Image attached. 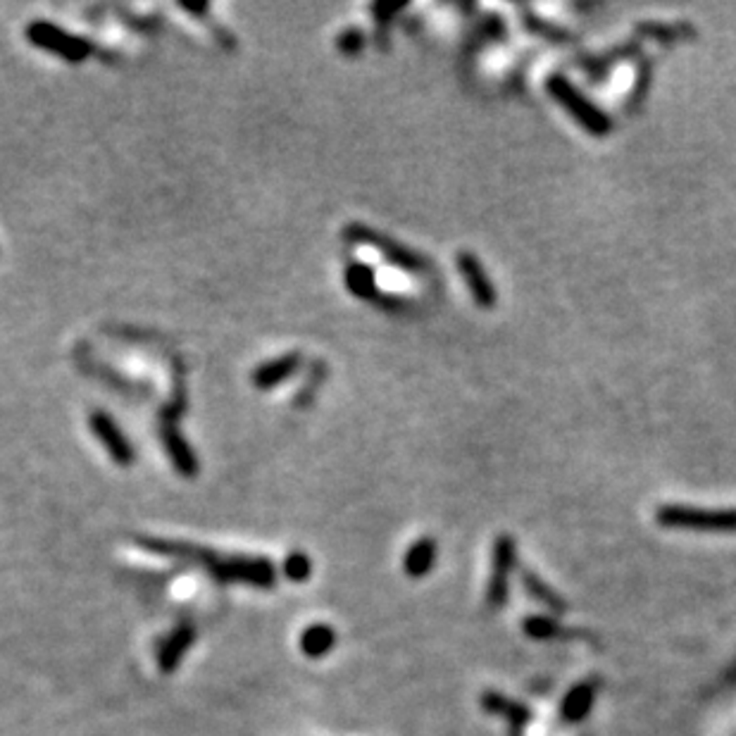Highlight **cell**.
<instances>
[{
    "mask_svg": "<svg viewBox=\"0 0 736 736\" xmlns=\"http://www.w3.org/2000/svg\"><path fill=\"white\" fill-rule=\"evenodd\" d=\"M546 89L562 108L568 110L570 117L592 136H608L613 132V120L598 105H593L589 98L581 96V91L562 74H550L549 81H546Z\"/></svg>",
    "mask_w": 736,
    "mask_h": 736,
    "instance_id": "cell-1",
    "label": "cell"
},
{
    "mask_svg": "<svg viewBox=\"0 0 736 736\" xmlns=\"http://www.w3.org/2000/svg\"><path fill=\"white\" fill-rule=\"evenodd\" d=\"M344 234L348 241L365 243V246H372L375 251H379V253L384 255L391 265L399 267V270L411 272V274H427V272L432 270V265H429V260L424 258V255L412 253L411 248L400 246L399 241H393L389 236L377 234L375 229H369L365 224H348Z\"/></svg>",
    "mask_w": 736,
    "mask_h": 736,
    "instance_id": "cell-2",
    "label": "cell"
},
{
    "mask_svg": "<svg viewBox=\"0 0 736 736\" xmlns=\"http://www.w3.org/2000/svg\"><path fill=\"white\" fill-rule=\"evenodd\" d=\"M27 38H29V43L38 46V48L48 50V53H58L67 62H84L93 53V46L86 38L74 37L69 31L50 25V22H41V19L31 22L27 27Z\"/></svg>",
    "mask_w": 736,
    "mask_h": 736,
    "instance_id": "cell-3",
    "label": "cell"
},
{
    "mask_svg": "<svg viewBox=\"0 0 736 736\" xmlns=\"http://www.w3.org/2000/svg\"><path fill=\"white\" fill-rule=\"evenodd\" d=\"M89 427L91 432L98 436V441L103 443L105 451L110 453V458L115 460L117 465H132L133 463V448L127 441L124 432L117 427V422L108 412L93 411L89 415Z\"/></svg>",
    "mask_w": 736,
    "mask_h": 736,
    "instance_id": "cell-4",
    "label": "cell"
},
{
    "mask_svg": "<svg viewBox=\"0 0 736 736\" xmlns=\"http://www.w3.org/2000/svg\"><path fill=\"white\" fill-rule=\"evenodd\" d=\"M458 270H460V274H463V279H465L467 289H470L472 298L477 301L479 308H484V310L494 308L496 301H498V296H496V289L491 286L489 277H486V272H484V267H482V262H479L477 255L470 253V251H460Z\"/></svg>",
    "mask_w": 736,
    "mask_h": 736,
    "instance_id": "cell-5",
    "label": "cell"
},
{
    "mask_svg": "<svg viewBox=\"0 0 736 736\" xmlns=\"http://www.w3.org/2000/svg\"><path fill=\"white\" fill-rule=\"evenodd\" d=\"M660 522L665 525H682V527H736V510L730 513H708V510H691V507H663L660 510Z\"/></svg>",
    "mask_w": 736,
    "mask_h": 736,
    "instance_id": "cell-6",
    "label": "cell"
},
{
    "mask_svg": "<svg viewBox=\"0 0 736 736\" xmlns=\"http://www.w3.org/2000/svg\"><path fill=\"white\" fill-rule=\"evenodd\" d=\"M298 365H301V356H298V353H289V356H282L277 357V360L265 362V365H260V368L253 372V384L258 389L277 387V384H282V381L289 379V377L296 372Z\"/></svg>",
    "mask_w": 736,
    "mask_h": 736,
    "instance_id": "cell-7",
    "label": "cell"
},
{
    "mask_svg": "<svg viewBox=\"0 0 736 736\" xmlns=\"http://www.w3.org/2000/svg\"><path fill=\"white\" fill-rule=\"evenodd\" d=\"M163 443L165 448H167L169 458H172L176 470H179L181 475H187V477H194L196 470H198V463H196V455L194 451H191V446L181 439L179 432H176V429H169L167 424H163Z\"/></svg>",
    "mask_w": 736,
    "mask_h": 736,
    "instance_id": "cell-8",
    "label": "cell"
},
{
    "mask_svg": "<svg viewBox=\"0 0 736 736\" xmlns=\"http://www.w3.org/2000/svg\"><path fill=\"white\" fill-rule=\"evenodd\" d=\"M346 286L353 296L362 298V301H372V298H379V291H377V277L375 270L365 262H350L346 267Z\"/></svg>",
    "mask_w": 736,
    "mask_h": 736,
    "instance_id": "cell-9",
    "label": "cell"
},
{
    "mask_svg": "<svg viewBox=\"0 0 736 736\" xmlns=\"http://www.w3.org/2000/svg\"><path fill=\"white\" fill-rule=\"evenodd\" d=\"M636 34L639 37L653 38V41L660 43H675L679 38H684V34L694 37L696 31L691 25H660V22H641L636 25Z\"/></svg>",
    "mask_w": 736,
    "mask_h": 736,
    "instance_id": "cell-10",
    "label": "cell"
},
{
    "mask_svg": "<svg viewBox=\"0 0 736 736\" xmlns=\"http://www.w3.org/2000/svg\"><path fill=\"white\" fill-rule=\"evenodd\" d=\"M636 53H639V46H636V43H622V46H617L615 50L598 55V58H592V60H581L580 65L584 67L589 74H603L605 69L613 65V62L622 60V58H629V55H636Z\"/></svg>",
    "mask_w": 736,
    "mask_h": 736,
    "instance_id": "cell-11",
    "label": "cell"
},
{
    "mask_svg": "<svg viewBox=\"0 0 736 736\" xmlns=\"http://www.w3.org/2000/svg\"><path fill=\"white\" fill-rule=\"evenodd\" d=\"M525 25H527V29L534 31V34H541L546 41L560 43V46H568V43L572 41V37H570L568 31H562L560 27L549 25V22H543L541 17H537L534 13H527V10H525Z\"/></svg>",
    "mask_w": 736,
    "mask_h": 736,
    "instance_id": "cell-12",
    "label": "cell"
},
{
    "mask_svg": "<svg viewBox=\"0 0 736 736\" xmlns=\"http://www.w3.org/2000/svg\"><path fill=\"white\" fill-rule=\"evenodd\" d=\"M336 48L346 55H357L365 48V34L360 29H346L344 34H338Z\"/></svg>",
    "mask_w": 736,
    "mask_h": 736,
    "instance_id": "cell-13",
    "label": "cell"
},
{
    "mask_svg": "<svg viewBox=\"0 0 736 736\" xmlns=\"http://www.w3.org/2000/svg\"><path fill=\"white\" fill-rule=\"evenodd\" d=\"M648 81H651V62H644V65H641V72H639V81H636V86H634L632 105H639L641 101H644V96H646V89H648Z\"/></svg>",
    "mask_w": 736,
    "mask_h": 736,
    "instance_id": "cell-14",
    "label": "cell"
},
{
    "mask_svg": "<svg viewBox=\"0 0 736 736\" xmlns=\"http://www.w3.org/2000/svg\"><path fill=\"white\" fill-rule=\"evenodd\" d=\"M372 10H375V15H377V22H379V19L381 22H389L391 15H396L399 10H403V5H396V3H391V5H384V3H379V5H375Z\"/></svg>",
    "mask_w": 736,
    "mask_h": 736,
    "instance_id": "cell-15",
    "label": "cell"
}]
</instances>
